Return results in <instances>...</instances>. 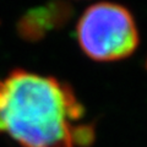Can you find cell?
<instances>
[{"instance_id": "2", "label": "cell", "mask_w": 147, "mask_h": 147, "mask_svg": "<svg viewBox=\"0 0 147 147\" xmlns=\"http://www.w3.org/2000/svg\"><path fill=\"white\" fill-rule=\"evenodd\" d=\"M77 39L91 59L113 61L134 53L139 33L134 17L125 7L114 3H97L81 16Z\"/></svg>"}, {"instance_id": "1", "label": "cell", "mask_w": 147, "mask_h": 147, "mask_svg": "<svg viewBox=\"0 0 147 147\" xmlns=\"http://www.w3.org/2000/svg\"><path fill=\"white\" fill-rule=\"evenodd\" d=\"M67 85L22 69L0 80V132L21 147H76L93 139Z\"/></svg>"}]
</instances>
